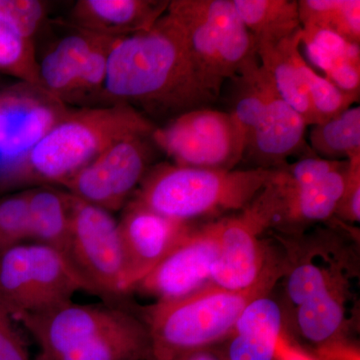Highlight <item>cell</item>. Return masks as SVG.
<instances>
[{
    "mask_svg": "<svg viewBox=\"0 0 360 360\" xmlns=\"http://www.w3.org/2000/svg\"><path fill=\"white\" fill-rule=\"evenodd\" d=\"M302 70L317 124L328 122L359 101V94L342 91L328 78L315 72L304 58L302 61Z\"/></svg>",
    "mask_w": 360,
    "mask_h": 360,
    "instance_id": "30",
    "label": "cell"
},
{
    "mask_svg": "<svg viewBox=\"0 0 360 360\" xmlns=\"http://www.w3.org/2000/svg\"><path fill=\"white\" fill-rule=\"evenodd\" d=\"M89 288L63 253L39 243L0 251V302L13 316L71 302Z\"/></svg>",
    "mask_w": 360,
    "mask_h": 360,
    "instance_id": "6",
    "label": "cell"
},
{
    "mask_svg": "<svg viewBox=\"0 0 360 360\" xmlns=\"http://www.w3.org/2000/svg\"><path fill=\"white\" fill-rule=\"evenodd\" d=\"M264 98V115L245 158H250L255 168L274 169L286 165L291 156L311 151L305 141L309 125L277 94L265 70Z\"/></svg>",
    "mask_w": 360,
    "mask_h": 360,
    "instance_id": "16",
    "label": "cell"
},
{
    "mask_svg": "<svg viewBox=\"0 0 360 360\" xmlns=\"http://www.w3.org/2000/svg\"><path fill=\"white\" fill-rule=\"evenodd\" d=\"M156 127L148 116L124 104L72 108L32 151L13 188L61 186L115 142L153 134Z\"/></svg>",
    "mask_w": 360,
    "mask_h": 360,
    "instance_id": "3",
    "label": "cell"
},
{
    "mask_svg": "<svg viewBox=\"0 0 360 360\" xmlns=\"http://www.w3.org/2000/svg\"><path fill=\"white\" fill-rule=\"evenodd\" d=\"M153 141L179 167L236 169L246 151L229 112L210 108L186 111L158 125Z\"/></svg>",
    "mask_w": 360,
    "mask_h": 360,
    "instance_id": "9",
    "label": "cell"
},
{
    "mask_svg": "<svg viewBox=\"0 0 360 360\" xmlns=\"http://www.w3.org/2000/svg\"><path fill=\"white\" fill-rule=\"evenodd\" d=\"M345 167L307 186L278 188L267 180L257 196L269 229H279L290 236H298L309 225L329 221L345 188Z\"/></svg>",
    "mask_w": 360,
    "mask_h": 360,
    "instance_id": "13",
    "label": "cell"
},
{
    "mask_svg": "<svg viewBox=\"0 0 360 360\" xmlns=\"http://www.w3.org/2000/svg\"><path fill=\"white\" fill-rule=\"evenodd\" d=\"M15 323L13 314L0 302V360H30Z\"/></svg>",
    "mask_w": 360,
    "mask_h": 360,
    "instance_id": "34",
    "label": "cell"
},
{
    "mask_svg": "<svg viewBox=\"0 0 360 360\" xmlns=\"http://www.w3.org/2000/svg\"><path fill=\"white\" fill-rule=\"evenodd\" d=\"M2 75L40 85L35 41L25 39L0 22V77Z\"/></svg>",
    "mask_w": 360,
    "mask_h": 360,
    "instance_id": "27",
    "label": "cell"
},
{
    "mask_svg": "<svg viewBox=\"0 0 360 360\" xmlns=\"http://www.w3.org/2000/svg\"><path fill=\"white\" fill-rule=\"evenodd\" d=\"M153 134L130 135L115 142L61 186L78 200L111 213L123 210L158 153Z\"/></svg>",
    "mask_w": 360,
    "mask_h": 360,
    "instance_id": "10",
    "label": "cell"
},
{
    "mask_svg": "<svg viewBox=\"0 0 360 360\" xmlns=\"http://www.w3.org/2000/svg\"><path fill=\"white\" fill-rule=\"evenodd\" d=\"M53 360H153L146 323L127 312L115 326Z\"/></svg>",
    "mask_w": 360,
    "mask_h": 360,
    "instance_id": "22",
    "label": "cell"
},
{
    "mask_svg": "<svg viewBox=\"0 0 360 360\" xmlns=\"http://www.w3.org/2000/svg\"><path fill=\"white\" fill-rule=\"evenodd\" d=\"M68 32L39 58V84L70 105L82 66L99 35L66 23Z\"/></svg>",
    "mask_w": 360,
    "mask_h": 360,
    "instance_id": "20",
    "label": "cell"
},
{
    "mask_svg": "<svg viewBox=\"0 0 360 360\" xmlns=\"http://www.w3.org/2000/svg\"><path fill=\"white\" fill-rule=\"evenodd\" d=\"M70 236L66 257L90 293L115 300L127 295L124 255L112 213L68 193Z\"/></svg>",
    "mask_w": 360,
    "mask_h": 360,
    "instance_id": "7",
    "label": "cell"
},
{
    "mask_svg": "<svg viewBox=\"0 0 360 360\" xmlns=\"http://www.w3.org/2000/svg\"><path fill=\"white\" fill-rule=\"evenodd\" d=\"M270 169H207L153 165L132 200L168 219L191 224L245 210L264 188Z\"/></svg>",
    "mask_w": 360,
    "mask_h": 360,
    "instance_id": "4",
    "label": "cell"
},
{
    "mask_svg": "<svg viewBox=\"0 0 360 360\" xmlns=\"http://www.w3.org/2000/svg\"><path fill=\"white\" fill-rule=\"evenodd\" d=\"M302 27H317L338 33L360 44L359 0H298Z\"/></svg>",
    "mask_w": 360,
    "mask_h": 360,
    "instance_id": "26",
    "label": "cell"
},
{
    "mask_svg": "<svg viewBox=\"0 0 360 360\" xmlns=\"http://www.w3.org/2000/svg\"><path fill=\"white\" fill-rule=\"evenodd\" d=\"M127 310L101 305L63 303L37 314L13 316L37 341L39 360H53L115 326Z\"/></svg>",
    "mask_w": 360,
    "mask_h": 360,
    "instance_id": "12",
    "label": "cell"
},
{
    "mask_svg": "<svg viewBox=\"0 0 360 360\" xmlns=\"http://www.w3.org/2000/svg\"><path fill=\"white\" fill-rule=\"evenodd\" d=\"M174 360H226L222 357L217 356V354H212L210 350L200 349L195 352H188L184 355L176 357Z\"/></svg>",
    "mask_w": 360,
    "mask_h": 360,
    "instance_id": "35",
    "label": "cell"
},
{
    "mask_svg": "<svg viewBox=\"0 0 360 360\" xmlns=\"http://www.w3.org/2000/svg\"><path fill=\"white\" fill-rule=\"evenodd\" d=\"M71 110L39 84L0 89V191L13 188L32 151Z\"/></svg>",
    "mask_w": 360,
    "mask_h": 360,
    "instance_id": "8",
    "label": "cell"
},
{
    "mask_svg": "<svg viewBox=\"0 0 360 360\" xmlns=\"http://www.w3.org/2000/svg\"><path fill=\"white\" fill-rule=\"evenodd\" d=\"M348 277L340 279L295 309L296 330L319 348V354H336L342 345L349 297Z\"/></svg>",
    "mask_w": 360,
    "mask_h": 360,
    "instance_id": "18",
    "label": "cell"
},
{
    "mask_svg": "<svg viewBox=\"0 0 360 360\" xmlns=\"http://www.w3.org/2000/svg\"><path fill=\"white\" fill-rule=\"evenodd\" d=\"M292 252L284 253L286 272V296L293 307L319 295L331 284L348 277L345 271V257L335 250L311 248L300 255L291 248Z\"/></svg>",
    "mask_w": 360,
    "mask_h": 360,
    "instance_id": "21",
    "label": "cell"
},
{
    "mask_svg": "<svg viewBox=\"0 0 360 360\" xmlns=\"http://www.w3.org/2000/svg\"><path fill=\"white\" fill-rule=\"evenodd\" d=\"M219 251V224L191 225L160 264L142 278L134 290L158 302L177 300L212 283V270Z\"/></svg>",
    "mask_w": 360,
    "mask_h": 360,
    "instance_id": "11",
    "label": "cell"
},
{
    "mask_svg": "<svg viewBox=\"0 0 360 360\" xmlns=\"http://www.w3.org/2000/svg\"><path fill=\"white\" fill-rule=\"evenodd\" d=\"M122 210L118 229L129 293L162 262L193 224L163 217L132 198Z\"/></svg>",
    "mask_w": 360,
    "mask_h": 360,
    "instance_id": "14",
    "label": "cell"
},
{
    "mask_svg": "<svg viewBox=\"0 0 360 360\" xmlns=\"http://www.w3.org/2000/svg\"><path fill=\"white\" fill-rule=\"evenodd\" d=\"M47 15L49 4L41 0H0V22L32 41Z\"/></svg>",
    "mask_w": 360,
    "mask_h": 360,
    "instance_id": "32",
    "label": "cell"
},
{
    "mask_svg": "<svg viewBox=\"0 0 360 360\" xmlns=\"http://www.w3.org/2000/svg\"><path fill=\"white\" fill-rule=\"evenodd\" d=\"M310 149L317 158L345 161L360 156V108L352 106L328 122L312 125Z\"/></svg>",
    "mask_w": 360,
    "mask_h": 360,
    "instance_id": "25",
    "label": "cell"
},
{
    "mask_svg": "<svg viewBox=\"0 0 360 360\" xmlns=\"http://www.w3.org/2000/svg\"><path fill=\"white\" fill-rule=\"evenodd\" d=\"M219 96L194 65L181 30L167 13L150 30L117 40L98 106L124 104L149 120H169L208 108Z\"/></svg>",
    "mask_w": 360,
    "mask_h": 360,
    "instance_id": "1",
    "label": "cell"
},
{
    "mask_svg": "<svg viewBox=\"0 0 360 360\" xmlns=\"http://www.w3.org/2000/svg\"><path fill=\"white\" fill-rule=\"evenodd\" d=\"M335 217L347 224L360 220V156L347 160L345 188Z\"/></svg>",
    "mask_w": 360,
    "mask_h": 360,
    "instance_id": "33",
    "label": "cell"
},
{
    "mask_svg": "<svg viewBox=\"0 0 360 360\" xmlns=\"http://www.w3.org/2000/svg\"><path fill=\"white\" fill-rule=\"evenodd\" d=\"M30 240L27 191L0 200V251Z\"/></svg>",
    "mask_w": 360,
    "mask_h": 360,
    "instance_id": "31",
    "label": "cell"
},
{
    "mask_svg": "<svg viewBox=\"0 0 360 360\" xmlns=\"http://www.w3.org/2000/svg\"><path fill=\"white\" fill-rule=\"evenodd\" d=\"M255 45L276 44L302 30L298 0H232Z\"/></svg>",
    "mask_w": 360,
    "mask_h": 360,
    "instance_id": "24",
    "label": "cell"
},
{
    "mask_svg": "<svg viewBox=\"0 0 360 360\" xmlns=\"http://www.w3.org/2000/svg\"><path fill=\"white\" fill-rule=\"evenodd\" d=\"M4 85L6 84H4V78L0 77V89H1V87H4Z\"/></svg>",
    "mask_w": 360,
    "mask_h": 360,
    "instance_id": "36",
    "label": "cell"
},
{
    "mask_svg": "<svg viewBox=\"0 0 360 360\" xmlns=\"http://www.w3.org/2000/svg\"><path fill=\"white\" fill-rule=\"evenodd\" d=\"M168 0H78L66 23L99 37L146 32L167 13Z\"/></svg>",
    "mask_w": 360,
    "mask_h": 360,
    "instance_id": "17",
    "label": "cell"
},
{
    "mask_svg": "<svg viewBox=\"0 0 360 360\" xmlns=\"http://www.w3.org/2000/svg\"><path fill=\"white\" fill-rule=\"evenodd\" d=\"M219 251L212 283L226 290L250 288L264 274L274 250L262 240L266 229L248 207L219 220Z\"/></svg>",
    "mask_w": 360,
    "mask_h": 360,
    "instance_id": "15",
    "label": "cell"
},
{
    "mask_svg": "<svg viewBox=\"0 0 360 360\" xmlns=\"http://www.w3.org/2000/svg\"><path fill=\"white\" fill-rule=\"evenodd\" d=\"M285 272L284 255L274 251L264 274L250 288L231 290L210 283L191 295L150 305L144 323L153 360H174L226 340L246 307L269 295Z\"/></svg>",
    "mask_w": 360,
    "mask_h": 360,
    "instance_id": "2",
    "label": "cell"
},
{
    "mask_svg": "<svg viewBox=\"0 0 360 360\" xmlns=\"http://www.w3.org/2000/svg\"><path fill=\"white\" fill-rule=\"evenodd\" d=\"M30 240L49 246L66 257L70 236L68 194L53 186L28 189Z\"/></svg>",
    "mask_w": 360,
    "mask_h": 360,
    "instance_id": "23",
    "label": "cell"
},
{
    "mask_svg": "<svg viewBox=\"0 0 360 360\" xmlns=\"http://www.w3.org/2000/svg\"><path fill=\"white\" fill-rule=\"evenodd\" d=\"M120 39L97 37L96 44L85 59L82 72L73 89L70 104L99 103L108 77L111 51Z\"/></svg>",
    "mask_w": 360,
    "mask_h": 360,
    "instance_id": "28",
    "label": "cell"
},
{
    "mask_svg": "<svg viewBox=\"0 0 360 360\" xmlns=\"http://www.w3.org/2000/svg\"><path fill=\"white\" fill-rule=\"evenodd\" d=\"M302 44L310 61L324 73L340 60L360 63L359 44L343 39L330 30L302 27Z\"/></svg>",
    "mask_w": 360,
    "mask_h": 360,
    "instance_id": "29",
    "label": "cell"
},
{
    "mask_svg": "<svg viewBox=\"0 0 360 360\" xmlns=\"http://www.w3.org/2000/svg\"><path fill=\"white\" fill-rule=\"evenodd\" d=\"M302 27L276 44L257 45V54L277 94L312 127L317 124V118L302 70Z\"/></svg>",
    "mask_w": 360,
    "mask_h": 360,
    "instance_id": "19",
    "label": "cell"
},
{
    "mask_svg": "<svg viewBox=\"0 0 360 360\" xmlns=\"http://www.w3.org/2000/svg\"><path fill=\"white\" fill-rule=\"evenodd\" d=\"M167 14L181 30L194 65L217 92L257 56L255 40L232 0H172Z\"/></svg>",
    "mask_w": 360,
    "mask_h": 360,
    "instance_id": "5",
    "label": "cell"
}]
</instances>
